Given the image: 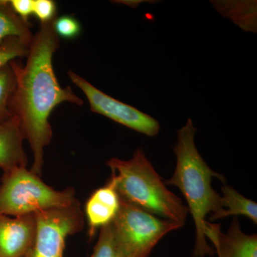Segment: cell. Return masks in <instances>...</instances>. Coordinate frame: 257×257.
Instances as JSON below:
<instances>
[{
	"label": "cell",
	"instance_id": "6da1fadb",
	"mask_svg": "<svg viewBox=\"0 0 257 257\" xmlns=\"http://www.w3.org/2000/svg\"><path fill=\"white\" fill-rule=\"evenodd\" d=\"M53 21L40 25L34 35L26 63L23 64L19 60L10 63L16 79L10 112L18 119L24 138L33 154L30 170L38 176L42 173L45 148L53 137L49 121L51 113L62 103L78 106L84 104L72 88L62 87L57 80L53 56L60 47V37L54 30Z\"/></svg>",
	"mask_w": 257,
	"mask_h": 257
},
{
	"label": "cell",
	"instance_id": "7a4b0ae2",
	"mask_svg": "<svg viewBox=\"0 0 257 257\" xmlns=\"http://www.w3.org/2000/svg\"><path fill=\"white\" fill-rule=\"evenodd\" d=\"M196 132L191 119L177 130V143L174 147L177 165L173 175L165 184L175 186L182 192L194 219L196 241L191 257H206L215 253L204 234L206 217L210 214V220H216L223 210L221 196L211 187V181L216 178L224 183L225 179L203 160L194 142Z\"/></svg>",
	"mask_w": 257,
	"mask_h": 257
},
{
	"label": "cell",
	"instance_id": "3957f363",
	"mask_svg": "<svg viewBox=\"0 0 257 257\" xmlns=\"http://www.w3.org/2000/svg\"><path fill=\"white\" fill-rule=\"evenodd\" d=\"M111 179L119 197L152 215L185 224L188 208L182 199L167 188L143 149L134 152L128 160L109 159Z\"/></svg>",
	"mask_w": 257,
	"mask_h": 257
},
{
	"label": "cell",
	"instance_id": "277c9868",
	"mask_svg": "<svg viewBox=\"0 0 257 257\" xmlns=\"http://www.w3.org/2000/svg\"><path fill=\"white\" fill-rule=\"evenodd\" d=\"M77 201L73 189L56 190L27 167L4 172L0 184V214L4 215L35 214L67 207Z\"/></svg>",
	"mask_w": 257,
	"mask_h": 257
},
{
	"label": "cell",
	"instance_id": "5b68a950",
	"mask_svg": "<svg viewBox=\"0 0 257 257\" xmlns=\"http://www.w3.org/2000/svg\"><path fill=\"white\" fill-rule=\"evenodd\" d=\"M182 226L120 198L119 210L111 222L114 251L121 257H149L166 234Z\"/></svg>",
	"mask_w": 257,
	"mask_h": 257
},
{
	"label": "cell",
	"instance_id": "8992f818",
	"mask_svg": "<svg viewBox=\"0 0 257 257\" xmlns=\"http://www.w3.org/2000/svg\"><path fill=\"white\" fill-rule=\"evenodd\" d=\"M36 238L32 257H62L65 239L84 227L79 201L67 207L35 213Z\"/></svg>",
	"mask_w": 257,
	"mask_h": 257
},
{
	"label": "cell",
	"instance_id": "52a82bcc",
	"mask_svg": "<svg viewBox=\"0 0 257 257\" xmlns=\"http://www.w3.org/2000/svg\"><path fill=\"white\" fill-rule=\"evenodd\" d=\"M68 76L74 85L87 97L92 112L103 115L147 136L155 137L158 135L160 123L152 116L101 92L72 71H69Z\"/></svg>",
	"mask_w": 257,
	"mask_h": 257
},
{
	"label": "cell",
	"instance_id": "ba28073f",
	"mask_svg": "<svg viewBox=\"0 0 257 257\" xmlns=\"http://www.w3.org/2000/svg\"><path fill=\"white\" fill-rule=\"evenodd\" d=\"M35 214H0V257H25L33 252L36 238Z\"/></svg>",
	"mask_w": 257,
	"mask_h": 257
},
{
	"label": "cell",
	"instance_id": "9c48e42d",
	"mask_svg": "<svg viewBox=\"0 0 257 257\" xmlns=\"http://www.w3.org/2000/svg\"><path fill=\"white\" fill-rule=\"evenodd\" d=\"M204 234L214 244L218 257H257L256 234L243 232L236 217L226 234L220 225L207 221Z\"/></svg>",
	"mask_w": 257,
	"mask_h": 257
},
{
	"label": "cell",
	"instance_id": "30bf717a",
	"mask_svg": "<svg viewBox=\"0 0 257 257\" xmlns=\"http://www.w3.org/2000/svg\"><path fill=\"white\" fill-rule=\"evenodd\" d=\"M119 205V194L110 179L105 186L96 189L86 203L85 212L91 236L95 234L98 228L112 221Z\"/></svg>",
	"mask_w": 257,
	"mask_h": 257
},
{
	"label": "cell",
	"instance_id": "8fae6325",
	"mask_svg": "<svg viewBox=\"0 0 257 257\" xmlns=\"http://www.w3.org/2000/svg\"><path fill=\"white\" fill-rule=\"evenodd\" d=\"M25 140L20 122L13 117L0 124V167L4 172L27 167L28 156L24 150Z\"/></svg>",
	"mask_w": 257,
	"mask_h": 257
},
{
	"label": "cell",
	"instance_id": "7c38bea8",
	"mask_svg": "<svg viewBox=\"0 0 257 257\" xmlns=\"http://www.w3.org/2000/svg\"><path fill=\"white\" fill-rule=\"evenodd\" d=\"M216 10L246 32H256V1H212Z\"/></svg>",
	"mask_w": 257,
	"mask_h": 257
},
{
	"label": "cell",
	"instance_id": "4fadbf2b",
	"mask_svg": "<svg viewBox=\"0 0 257 257\" xmlns=\"http://www.w3.org/2000/svg\"><path fill=\"white\" fill-rule=\"evenodd\" d=\"M34 35L30 24L14 11L8 0H0V45L10 37H18L30 46Z\"/></svg>",
	"mask_w": 257,
	"mask_h": 257
},
{
	"label": "cell",
	"instance_id": "5bb4252c",
	"mask_svg": "<svg viewBox=\"0 0 257 257\" xmlns=\"http://www.w3.org/2000/svg\"><path fill=\"white\" fill-rule=\"evenodd\" d=\"M223 195L221 197V206L223 208L216 219H222L229 216H244L256 224L257 204L236 192L229 185L223 186L221 188Z\"/></svg>",
	"mask_w": 257,
	"mask_h": 257
},
{
	"label": "cell",
	"instance_id": "9a60e30c",
	"mask_svg": "<svg viewBox=\"0 0 257 257\" xmlns=\"http://www.w3.org/2000/svg\"><path fill=\"white\" fill-rule=\"evenodd\" d=\"M16 87V79L10 64L0 68V124L13 117L10 101Z\"/></svg>",
	"mask_w": 257,
	"mask_h": 257
},
{
	"label": "cell",
	"instance_id": "2e32d148",
	"mask_svg": "<svg viewBox=\"0 0 257 257\" xmlns=\"http://www.w3.org/2000/svg\"><path fill=\"white\" fill-rule=\"evenodd\" d=\"M29 45L18 37H10L0 45V68L12 61L27 57Z\"/></svg>",
	"mask_w": 257,
	"mask_h": 257
},
{
	"label": "cell",
	"instance_id": "e0dca14e",
	"mask_svg": "<svg viewBox=\"0 0 257 257\" xmlns=\"http://www.w3.org/2000/svg\"><path fill=\"white\" fill-rule=\"evenodd\" d=\"M53 28L57 36L67 40L78 37L82 30L78 20L70 15L57 17L53 21Z\"/></svg>",
	"mask_w": 257,
	"mask_h": 257
},
{
	"label": "cell",
	"instance_id": "ac0fdd59",
	"mask_svg": "<svg viewBox=\"0 0 257 257\" xmlns=\"http://www.w3.org/2000/svg\"><path fill=\"white\" fill-rule=\"evenodd\" d=\"M114 252L111 223L100 228L99 239L91 257H111Z\"/></svg>",
	"mask_w": 257,
	"mask_h": 257
},
{
	"label": "cell",
	"instance_id": "d6986e66",
	"mask_svg": "<svg viewBox=\"0 0 257 257\" xmlns=\"http://www.w3.org/2000/svg\"><path fill=\"white\" fill-rule=\"evenodd\" d=\"M57 5L52 0H34L33 15L45 24L53 21L57 18Z\"/></svg>",
	"mask_w": 257,
	"mask_h": 257
},
{
	"label": "cell",
	"instance_id": "ffe728a7",
	"mask_svg": "<svg viewBox=\"0 0 257 257\" xmlns=\"http://www.w3.org/2000/svg\"><path fill=\"white\" fill-rule=\"evenodd\" d=\"M12 8L23 20L29 22L33 14L34 0H10Z\"/></svg>",
	"mask_w": 257,
	"mask_h": 257
},
{
	"label": "cell",
	"instance_id": "44dd1931",
	"mask_svg": "<svg viewBox=\"0 0 257 257\" xmlns=\"http://www.w3.org/2000/svg\"><path fill=\"white\" fill-rule=\"evenodd\" d=\"M145 1H136V0H121V1H113L112 3H116V4H123L127 5L130 8H136L140 3Z\"/></svg>",
	"mask_w": 257,
	"mask_h": 257
},
{
	"label": "cell",
	"instance_id": "7402d4cb",
	"mask_svg": "<svg viewBox=\"0 0 257 257\" xmlns=\"http://www.w3.org/2000/svg\"><path fill=\"white\" fill-rule=\"evenodd\" d=\"M111 257H121V256H119L118 253H116V252H113L112 255H111Z\"/></svg>",
	"mask_w": 257,
	"mask_h": 257
},
{
	"label": "cell",
	"instance_id": "603a6c76",
	"mask_svg": "<svg viewBox=\"0 0 257 257\" xmlns=\"http://www.w3.org/2000/svg\"><path fill=\"white\" fill-rule=\"evenodd\" d=\"M25 257H32L31 256H25Z\"/></svg>",
	"mask_w": 257,
	"mask_h": 257
}]
</instances>
